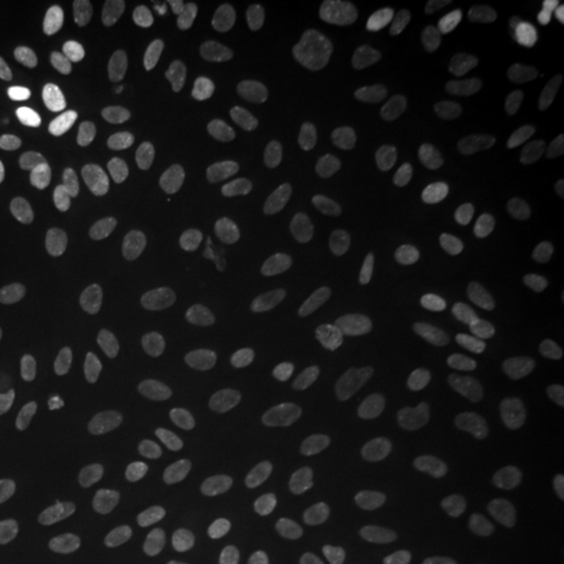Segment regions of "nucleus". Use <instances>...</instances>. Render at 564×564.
<instances>
[{
    "instance_id": "obj_4",
    "label": "nucleus",
    "mask_w": 564,
    "mask_h": 564,
    "mask_svg": "<svg viewBox=\"0 0 564 564\" xmlns=\"http://www.w3.org/2000/svg\"><path fill=\"white\" fill-rule=\"evenodd\" d=\"M377 326L395 333L421 370H477L508 339V302L496 276L452 245H402L377 270Z\"/></svg>"
},
{
    "instance_id": "obj_8",
    "label": "nucleus",
    "mask_w": 564,
    "mask_h": 564,
    "mask_svg": "<svg viewBox=\"0 0 564 564\" xmlns=\"http://www.w3.org/2000/svg\"><path fill=\"white\" fill-rule=\"evenodd\" d=\"M44 564H182L176 533H163L151 521H63L44 540Z\"/></svg>"
},
{
    "instance_id": "obj_2",
    "label": "nucleus",
    "mask_w": 564,
    "mask_h": 564,
    "mask_svg": "<svg viewBox=\"0 0 564 564\" xmlns=\"http://www.w3.org/2000/svg\"><path fill=\"white\" fill-rule=\"evenodd\" d=\"M558 82L545 13L527 0H452L440 7L445 126L470 158L521 151L545 120Z\"/></svg>"
},
{
    "instance_id": "obj_7",
    "label": "nucleus",
    "mask_w": 564,
    "mask_h": 564,
    "mask_svg": "<svg viewBox=\"0 0 564 564\" xmlns=\"http://www.w3.org/2000/svg\"><path fill=\"white\" fill-rule=\"evenodd\" d=\"M251 564H377L358 527L321 502H276L258 527Z\"/></svg>"
},
{
    "instance_id": "obj_1",
    "label": "nucleus",
    "mask_w": 564,
    "mask_h": 564,
    "mask_svg": "<svg viewBox=\"0 0 564 564\" xmlns=\"http://www.w3.org/2000/svg\"><path fill=\"white\" fill-rule=\"evenodd\" d=\"M383 139V69L351 32L289 51L258 132V182L289 214L345 195Z\"/></svg>"
},
{
    "instance_id": "obj_6",
    "label": "nucleus",
    "mask_w": 564,
    "mask_h": 564,
    "mask_svg": "<svg viewBox=\"0 0 564 564\" xmlns=\"http://www.w3.org/2000/svg\"><path fill=\"white\" fill-rule=\"evenodd\" d=\"M69 464H76V445L57 402L44 395L20 351L0 339V470L25 484H63Z\"/></svg>"
},
{
    "instance_id": "obj_5",
    "label": "nucleus",
    "mask_w": 564,
    "mask_h": 564,
    "mask_svg": "<svg viewBox=\"0 0 564 564\" xmlns=\"http://www.w3.org/2000/svg\"><path fill=\"white\" fill-rule=\"evenodd\" d=\"M302 370L307 389L364 440L414 445L426 433V414H433L426 370L377 321H358L345 307H321L302 333Z\"/></svg>"
},
{
    "instance_id": "obj_3",
    "label": "nucleus",
    "mask_w": 564,
    "mask_h": 564,
    "mask_svg": "<svg viewBox=\"0 0 564 564\" xmlns=\"http://www.w3.org/2000/svg\"><path fill=\"white\" fill-rule=\"evenodd\" d=\"M82 333L95 358L170 408H202L226 383V351L195 295L151 276H113L88 295Z\"/></svg>"
}]
</instances>
